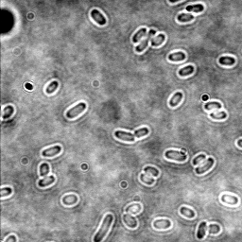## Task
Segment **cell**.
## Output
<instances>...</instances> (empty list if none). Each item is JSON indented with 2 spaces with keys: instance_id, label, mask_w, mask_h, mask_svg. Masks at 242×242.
<instances>
[{
  "instance_id": "cell-28",
  "label": "cell",
  "mask_w": 242,
  "mask_h": 242,
  "mask_svg": "<svg viewBox=\"0 0 242 242\" xmlns=\"http://www.w3.org/2000/svg\"><path fill=\"white\" fill-rule=\"evenodd\" d=\"M144 172H145V173H147V174H151L153 176H158L159 175V170L157 168L153 167V166H147V167H145Z\"/></svg>"
},
{
  "instance_id": "cell-16",
  "label": "cell",
  "mask_w": 242,
  "mask_h": 242,
  "mask_svg": "<svg viewBox=\"0 0 242 242\" xmlns=\"http://www.w3.org/2000/svg\"><path fill=\"white\" fill-rule=\"evenodd\" d=\"M165 40V36L164 35V34H159V35H157L156 37L151 39V46L152 47H159L164 43Z\"/></svg>"
},
{
  "instance_id": "cell-31",
  "label": "cell",
  "mask_w": 242,
  "mask_h": 242,
  "mask_svg": "<svg viewBox=\"0 0 242 242\" xmlns=\"http://www.w3.org/2000/svg\"><path fill=\"white\" fill-rule=\"evenodd\" d=\"M208 231H209V234L210 235H217L218 233H220V227L217 224H211L209 227H208Z\"/></svg>"
},
{
  "instance_id": "cell-29",
  "label": "cell",
  "mask_w": 242,
  "mask_h": 242,
  "mask_svg": "<svg viewBox=\"0 0 242 242\" xmlns=\"http://www.w3.org/2000/svg\"><path fill=\"white\" fill-rule=\"evenodd\" d=\"M210 116L213 118V119H224L226 118L227 115L225 112H219V113H212L210 114Z\"/></svg>"
},
{
  "instance_id": "cell-24",
  "label": "cell",
  "mask_w": 242,
  "mask_h": 242,
  "mask_svg": "<svg viewBox=\"0 0 242 242\" xmlns=\"http://www.w3.org/2000/svg\"><path fill=\"white\" fill-rule=\"evenodd\" d=\"M205 231H206V223L201 222L199 226V230H198V234H197V236H198L199 239H201V238L204 237Z\"/></svg>"
},
{
  "instance_id": "cell-22",
  "label": "cell",
  "mask_w": 242,
  "mask_h": 242,
  "mask_svg": "<svg viewBox=\"0 0 242 242\" xmlns=\"http://www.w3.org/2000/svg\"><path fill=\"white\" fill-rule=\"evenodd\" d=\"M180 212L182 215L189 218V219H193L195 217V212L189 208H187V207H182V208L180 209Z\"/></svg>"
},
{
  "instance_id": "cell-1",
  "label": "cell",
  "mask_w": 242,
  "mask_h": 242,
  "mask_svg": "<svg viewBox=\"0 0 242 242\" xmlns=\"http://www.w3.org/2000/svg\"><path fill=\"white\" fill-rule=\"evenodd\" d=\"M113 220H114V217L111 214L107 215L104 218V220H103V222H102V225H101L99 231L96 233V235L94 237V241L95 242H99V241H101L103 239V237L105 236V235L109 231V228H110V226H111V224L113 222Z\"/></svg>"
},
{
  "instance_id": "cell-35",
  "label": "cell",
  "mask_w": 242,
  "mask_h": 242,
  "mask_svg": "<svg viewBox=\"0 0 242 242\" xmlns=\"http://www.w3.org/2000/svg\"><path fill=\"white\" fill-rule=\"evenodd\" d=\"M6 241L7 242H9V241H16V237L15 236H13V235H11V236H9V237H7L6 238Z\"/></svg>"
},
{
  "instance_id": "cell-5",
  "label": "cell",
  "mask_w": 242,
  "mask_h": 242,
  "mask_svg": "<svg viewBox=\"0 0 242 242\" xmlns=\"http://www.w3.org/2000/svg\"><path fill=\"white\" fill-rule=\"evenodd\" d=\"M155 33H156V30H154V29H151V30L149 31V33H148L147 37L145 38V40H144V41H142V42L140 43V45H139V46H137V47H136V48H135L136 52H138V53L142 52V51L147 47V46H148L149 42L151 41V38L154 35Z\"/></svg>"
},
{
  "instance_id": "cell-12",
  "label": "cell",
  "mask_w": 242,
  "mask_h": 242,
  "mask_svg": "<svg viewBox=\"0 0 242 242\" xmlns=\"http://www.w3.org/2000/svg\"><path fill=\"white\" fill-rule=\"evenodd\" d=\"M147 32H148V30H147V28L146 27H142V28H140L139 30H138L134 35H133V37H132V42L133 43H137V42H139L146 34H147Z\"/></svg>"
},
{
  "instance_id": "cell-20",
  "label": "cell",
  "mask_w": 242,
  "mask_h": 242,
  "mask_svg": "<svg viewBox=\"0 0 242 242\" xmlns=\"http://www.w3.org/2000/svg\"><path fill=\"white\" fill-rule=\"evenodd\" d=\"M187 12H201L204 10L203 5L201 4H196V5H189L186 8Z\"/></svg>"
},
{
  "instance_id": "cell-25",
  "label": "cell",
  "mask_w": 242,
  "mask_h": 242,
  "mask_svg": "<svg viewBox=\"0 0 242 242\" xmlns=\"http://www.w3.org/2000/svg\"><path fill=\"white\" fill-rule=\"evenodd\" d=\"M14 113V109L12 106H7L4 110H3V118L4 119H7V118H10L12 114Z\"/></svg>"
},
{
  "instance_id": "cell-4",
  "label": "cell",
  "mask_w": 242,
  "mask_h": 242,
  "mask_svg": "<svg viewBox=\"0 0 242 242\" xmlns=\"http://www.w3.org/2000/svg\"><path fill=\"white\" fill-rule=\"evenodd\" d=\"M116 137H117L118 139H121L123 141H128V142H133L135 140V136L134 134L131 133V132H127V131H116L115 132Z\"/></svg>"
},
{
  "instance_id": "cell-15",
  "label": "cell",
  "mask_w": 242,
  "mask_h": 242,
  "mask_svg": "<svg viewBox=\"0 0 242 242\" xmlns=\"http://www.w3.org/2000/svg\"><path fill=\"white\" fill-rule=\"evenodd\" d=\"M123 219H124L125 223H126L129 227H131V228H135V227H136L137 221H136V220H135L134 218H132L131 215L126 214V215H124Z\"/></svg>"
},
{
  "instance_id": "cell-2",
  "label": "cell",
  "mask_w": 242,
  "mask_h": 242,
  "mask_svg": "<svg viewBox=\"0 0 242 242\" xmlns=\"http://www.w3.org/2000/svg\"><path fill=\"white\" fill-rule=\"evenodd\" d=\"M85 109H86V104L84 102H81L76 106H74L73 108H71L70 110H68L66 113V116L68 118H74V117L78 116L80 114H81Z\"/></svg>"
},
{
  "instance_id": "cell-27",
  "label": "cell",
  "mask_w": 242,
  "mask_h": 242,
  "mask_svg": "<svg viewBox=\"0 0 242 242\" xmlns=\"http://www.w3.org/2000/svg\"><path fill=\"white\" fill-rule=\"evenodd\" d=\"M58 86H59V83H58V81H52V82H50L49 84H48V86L47 87V94H52V93H54L55 91H56V89L58 88Z\"/></svg>"
},
{
  "instance_id": "cell-19",
  "label": "cell",
  "mask_w": 242,
  "mask_h": 242,
  "mask_svg": "<svg viewBox=\"0 0 242 242\" xmlns=\"http://www.w3.org/2000/svg\"><path fill=\"white\" fill-rule=\"evenodd\" d=\"M78 198L75 195H69V196H64L62 199V202L65 205H72L75 202H77Z\"/></svg>"
},
{
  "instance_id": "cell-3",
  "label": "cell",
  "mask_w": 242,
  "mask_h": 242,
  "mask_svg": "<svg viewBox=\"0 0 242 242\" xmlns=\"http://www.w3.org/2000/svg\"><path fill=\"white\" fill-rule=\"evenodd\" d=\"M165 157L170 160H176L179 162H184L186 160V154L184 153L183 151H167L165 152Z\"/></svg>"
},
{
  "instance_id": "cell-6",
  "label": "cell",
  "mask_w": 242,
  "mask_h": 242,
  "mask_svg": "<svg viewBox=\"0 0 242 242\" xmlns=\"http://www.w3.org/2000/svg\"><path fill=\"white\" fill-rule=\"evenodd\" d=\"M214 162H215V161H214L213 158L207 159L205 163H203L200 166H198V167L196 168V173H197V174H202V173H204V172H206L207 170H209V169L213 166Z\"/></svg>"
},
{
  "instance_id": "cell-33",
  "label": "cell",
  "mask_w": 242,
  "mask_h": 242,
  "mask_svg": "<svg viewBox=\"0 0 242 242\" xmlns=\"http://www.w3.org/2000/svg\"><path fill=\"white\" fill-rule=\"evenodd\" d=\"M12 192V190L11 187H4V188L1 189V197H2V198L7 197V196L11 195Z\"/></svg>"
},
{
  "instance_id": "cell-8",
  "label": "cell",
  "mask_w": 242,
  "mask_h": 242,
  "mask_svg": "<svg viewBox=\"0 0 242 242\" xmlns=\"http://www.w3.org/2000/svg\"><path fill=\"white\" fill-rule=\"evenodd\" d=\"M60 152H61V146H54L52 148L44 150L42 154L45 157H52V156H55V155L59 154Z\"/></svg>"
},
{
  "instance_id": "cell-11",
  "label": "cell",
  "mask_w": 242,
  "mask_h": 242,
  "mask_svg": "<svg viewBox=\"0 0 242 242\" xmlns=\"http://www.w3.org/2000/svg\"><path fill=\"white\" fill-rule=\"evenodd\" d=\"M185 59V54L184 52H175L168 55V60L171 62H181Z\"/></svg>"
},
{
  "instance_id": "cell-9",
  "label": "cell",
  "mask_w": 242,
  "mask_h": 242,
  "mask_svg": "<svg viewBox=\"0 0 242 242\" xmlns=\"http://www.w3.org/2000/svg\"><path fill=\"white\" fill-rule=\"evenodd\" d=\"M153 226L156 229H167L171 226V222L168 220H157L153 222Z\"/></svg>"
},
{
  "instance_id": "cell-18",
  "label": "cell",
  "mask_w": 242,
  "mask_h": 242,
  "mask_svg": "<svg viewBox=\"0 0 242 242\" xmlns=\"http://www.w3.org/2000/svg\"><path fill=\"white\" fill-rule=\"evenodd\" d=\"M177 19L181 23H185V22H189V21L193 20L194 16L190 13H180V14H178Z\"/></svg>"
},
{
  "instance_id": "cell-17",
  "label": "cell",
  "mask_w": 242,
  "mask_h": 242,
  "mask_svg": "<svg viewBox=\"0 0 242 242\" xmlns=\"http://www.w3.org/2000/svg\"><path fill=\"white\" fill-rule=\"evenodd\" d=\"M193 72H194V67L192 65H187V66L181 69V70L179 71V75L181 77H185V76L191 75Z\"/></svg>"
},
{
  "instance_id": "cell-7",
  "label": "cell",
  "mask_w": 242,
  "mask_h": 242,
  "mask_svg": "<svg viewBox=\"0 0 242 242\" xmlns=\"http://www.w3.org/2000/svg\"><path fill=\"white\" fill-rule=\"evenodd\" d=\"M91 17L94 19V21L96 23H97L100 26H103L106 24V18L101 14L100 12H98L97 10H92L91 12Z\"/></svg>"
},
{
  "instance_id": "cell-23",
  "label": "cell",
  "mask_w": 242,
  "mask_h": 242,
  "mask_svg": "<svg viewBox=\"0 0 242 242\" xmlns=\"http://www.w3.org/2000/svg\"><path fill=\"white\" fill-rule=\"evenodd\" d=\"M148 133H149V129L144 127V128H140V129H138L137 131H135L133 134H134V136L136 138H140V137L146 136Z\"/></svg>"
},
{
  "instance_id": "cell-38",
  "label": "cell",
  "mask_w": 242,
  "mask_h": 242,
  "mask_svg": "<svg viewBox=\"0 0 242 242\" xmlns=\"http://www.w3.org/2000/svg\"><path fill=\"white\" fill-rule=\"evenodd\" d=\"M168 1H169L170 3H175V2H178V1H180V0H168Z\"/></svg>"
},
{
  "instance_id": "cell-14",
  "label": "cell",
  "mask_w": 242,
  "mask_h": 242,
  "mask_svg": "<svg viewBox=\"0 0 242 242\" xmlns=\"http://www.w3.org/2000/svg\"><path fill=\"white\" fill-rule=\"evenodd\" d=\"M54 182H55V177L54 176H48V177H46V178L40 180L38 185H39L40 187H45V186L52 185Z\"/></svg>"
},
{
  "instance_id": "cell-37",
  "label": "cell",
  "mask_w": 242,
  "mask_h": 242,
  "mask_svg": "<svg viewBox=\"0 0 242 242\" xmlns=\"http://www.w3.org/2000/svg\"><path fill=\"white\" fill-rule=\"evenodd\" d=\"M237 145H238L240 148H242V139H239V140L237 141Z\"/></svg>"
},
{
  "instance_id": "cell-26",
  "label": "cell",
  "mask_w": 242,
  "mask_h": 242,
  "mask_svg": "<svg viewBox=\"0 0 242 242\" xmlns=\"http://www.w3.org/2000/svg\"><path fill=\"white\" fill-rule=\"evenodd\" d=\"M205 110H211V109H220L221 108V104L220 102H209L206 103L204 105Z\"/></svg>"
},
{
  "instance_id": "cell-34",
  "label": "cell",
  "mask_w": 242,
  "mask_h": 242,
  "mask_svg": "<svg viewBox=\"0 0 242 242\" xmlns=\"http://www.w3.org/2000/svg\"><path fill=\"white\" fill-rule=\"evenodd\" d=\"M205 159V155L204 154H200V155H199V156H197L194 160H193V165H198L200 162H201L202 160H204Z\"/></svg>"
},
{
  "instance_id": "cell-36",
  "label": "cell",
  "mask_w": 242,
  "mask_h": 242,
  "mask_svg": "<svg viewBox=\"0 0 242 242\" xmlns=\"http://www.w3.org/2000/svg\"><path fill=\"white\" fill-rule=\"evenodd\" d=\"M26 88L28 89V90H31L33 88V86L31 84H29V83H26Z\"/></svg>"
},
{
  "instance_id": "cell-30",
  "label": "cell",
  "mask_w": 242,
  "mask_h": 242,
  "mask_svg": "<svg viewBox=\"0 0 242 242\" xmlns=\"http://www.w3.org/2000/svg\"><path fill=\"white\" fill-rule=\"evenodd\" d=\"M49 172V166L47 164L44 163L41 165L40 166V175L41 176H47V174H48Z\"/></svg>"
},
{
  "instance_id": "cell-10",
  "label": "cell",
  "mask_w": 242,
  "mask_h": 242,
  "mask_svg": "<svg viewBox=\"0 0 242 242\" xmlns=\"http://www.w3.org/2000/svg\"><path fill=\"white\" fill-rule=\"evenodd\" d=\"M182 98H183V94L181 92L175 93L173 96H172L170 100H169V105L171 107H176L179 104V103L182 101Z\"/></svg>"
},
{
  "instance_id": "cell-13",
  "label": "cell",
  "mask_w": 242,
  "mask_h": 242,
  "mask_svg": "<svg viewBox=\"0 0 242 242\" xmlns=\"http://www.w3.org/2000/svg\"><path fill=\"white\" fill-rule=\"evenodd\" d=\"M221 200H222V202L228 203V204H231V205H235L238 202L237 198L235 197V196H231V195H222Z\"/></svg>"
},
{
  "instance_id": "cell-21",
  "label": "cell",
  "mask_w": 242,
  "mask_h": 242,
  "mask_svg": "<svg viewBox=\"0 0 242 242\" xmlns=\"http://www.w3.org/2000/svg\"><path fill=\"white\" fill-rule=\"evenodd\" d=\"M220 64L223 65H233L235 62V60L232 57H220L219 60Z\"/></svg>"
},
{
  "instance_id": "cell-32",
  "label": "cell",
  "mask_w": 242,
  "mask_h": 242,
  "mask_svg": "<svg viewBox=\"0 0 242 242\" xmlns=\"http://www.w3.org/2000/svg\"><path fill=\"white\" fill-rule=\"evenodd\" d=\"M140 179H141V181H142L143 183H145V184H147V185H152V184L154 183V180H153L152 178L148 177V176H146L145 174H141Z\"/></svg>"
}]
</instances>
